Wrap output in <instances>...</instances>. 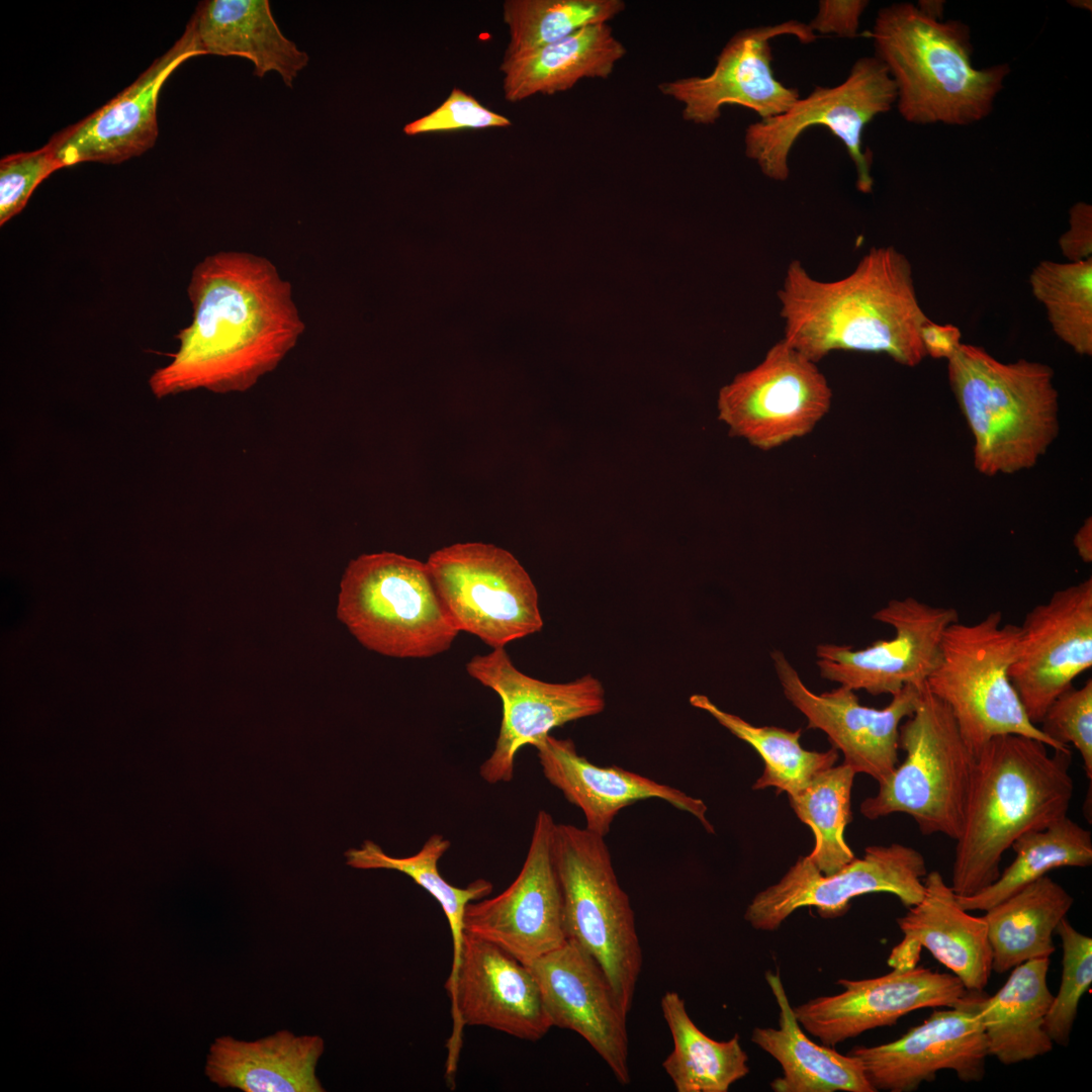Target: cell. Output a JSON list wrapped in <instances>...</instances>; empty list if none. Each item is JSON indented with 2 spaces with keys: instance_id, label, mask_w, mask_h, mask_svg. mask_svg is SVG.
I'll return each instance as SVG.
<instances>
[{
  "instance_id": "16",
  "label": "cell",
  "mask_w": 1092,
  "mask_h": 1092,
  "mask_svg": "<svg viewBox=\"0 0 1092 1092\" xmlns=\"http://www.w3.org/2000/svg\"><path fill=\"white\" fill-rule=\"evenodd\" d=\"M873 619L891 626L895 636L859 650L848 645H817L816 665L821 677L874 696H893L908 685L923 689L936 664L943 634L960 615L952 607L907 597L889 601Z\"/></svg>"
},
{
  "instance_id": "5",
  "label": "cell",
  "mask_w": 1092,
  "mask_h": 1092,
  "mask_svg": "<svg viewBox=\"0 0 1092 1092\" xmlns=\"http://www.w3.org/2000/svg\"><path fill=\"white\" fill-rule=\"evenodd\" d=\"M947 377L982 474L1031 468L1056 439L1059 395L1049 365L1001 362L983 347L962 343L947 360Z\"/></svg>"
},
{
  "instance_id": "4",
  "label": "cell",
  "mask_w": 1092,
  "mask_h": 1092,
  "mask_svg": "<svg viewBox=\"0 0 1092 1092\" xmlns=\"http://www.w3.org/2000/svg\"><path fill=\"white\" fill-rule=\"evenodd\" d=\"M871 37L896 86L898 111L910 123L964 126L984 119L1010 73L1006 63L974 67L968 25L931 17L913 3L881 8Z\"/></svg>"
},
{
  "instance_id": "24",
  "label": "cell",
  "mask_w": 1092,
  "mask_h": 1092,
  "mask_svg": "<svg viewBox=\"0 0 1092 1092\" xmlns=\"http://www.w3.org/2000/svg\"><path fill=\"white\" fill-rule=\"evenodd\" d=\"M204 54L190 19L180 38L133 83L50 141L63 166L117 164L151 149L158 138L157 104L163 84L182 63Z\"/></svg>"
},
{
  "instance_id": "23",
  "label": "cell",
  "mask_w": 1092,
  "mask_h": 1092,
  "mask_svg": "<svg viewBox=\"0 0 1092 1092\" xmlns=\"http://www.w3.org/2000/svg\"><path fill=\"white\" fill-rule=\"evenodd\" d=\"M526 966L539 985L552 1026L578 1033L617 1081L629 1084L627 1013L596 960L566 940Z\"/></svg>"
},
{
  "instance_id": "47",
  "label": "cell",
  "mask_w": 1092,
  "mask_h": 1092,
  "mask_svg": "<svg viewBox=\"0 0 1092 1092\" xmlns=\"http://www.w3.org/2000/svg\"><path fill=\"white\" fill-rule=\"evenodd\" d=\"M1074 546L1080 558L1090 563L1092 560V523L1088 518L1074 537Z\"/></svg>"
},
{
  "instance_id": "25",
  "label": "cell",
  "mask_w": 1092,
  "mask_h": 1092,
  "mask_svg": "<svg viewBox=\"0 0 1092 1092\" xmlns=\"http://www.w3.org/2000/svg\"><path fill=\"white\" fill-rule=\"evenodd\" d=\"M922 899L897 918L903 933L889 957L892 969L918 965L922 948L960 979L968 991L982 992L992 972V950L987 924L969 914L951 887L937 871L927 873Z\"/></svg>"
},
{
  "instance_id": "21",
  "label": "cell",
  "mask_w": 1092,
  "mask_h": 1092,
  "mask_svg": "<svg viewBox=\"0 0 1092 1092\" xmlns=\"http://www.w3.org/2000/svg\"><path fill=\"white\" fill-rule=\"evenodd\" d=\"M770 657L786 699L807 718V728L823 731L855 774L884 782L898 765L901 722L914 713L924 688L905 686L888 706L876 709L861 705L843 686L815 694L782 651Z\"/></svg>"
},
{
  "instance_id": "1",
  "label": "cell",
  "mask_w": 1092,
  "mask_h": 1092,
  "mask_svg": "<svg viewBox=\"0 0 1092 1092\" xmlns=\"http://www.w3.org/2000/svg\"><path fill=\"white\" fill-rule=\"evenodd\" d=\"M187 291L192 322L176 335L173 360L149 380L158 398L196 388L246 391L278 366L305 329L290 283L261 256H207L194 267Z\"/></svg>"
},
{
  "instance_id": "22",
  "label": "cell",
  "mask_w": 1092,
  "mask_h": 1092,
  "mask_svg": "<svg viewBox=\"0 0 1092 1092\" xmlns=\"http://www.w3.org/2000/svg\"><path fill=\"white\" fill-rule=\"evenodd\" d=\"M844 989L793 1007L802 1028L822 1044L835 1046L864 1031L895 1024L922 1008L953 1007L968 990L958 977L915 966L872 979H840Z\"/></svg>"
},
{
  "instance_id": "34",
  "label": "cell",
  "mask_w": 1092,
  "mask_h": 1092,
  "mask_svg": "<svg viewBox=\"0 0 1092 1092\" xmlns=\"http://www.w3.org/2000/svg\"><path fill=\"white\" fill-rule=\"evenodd\" d=\"M1010 848L1015 857L996 881L973 895L957 896L965 910L985 912L1050 871L1092 863L1091 832L1068 815L1021 835Z\"/></svg>"
},
{
  "instance_id": "44",
  "label": "cell",
  "mask_w": 1092,
  "mask_h": 1092,
  "mask_svg": "<svg viewBox=\"0 0 1092 1092\" xmlns=\"http://www.w3.org/2000/svg\"><path fill=\"white\" fill-rule=\"evenodd\" d=\"M868 6L867 0H820L815 16L807 24L816 35L854 37Z\"/></svg>"
},
{
  "instance_id": "41",
  "label": "cell",
  "mask_w": 1092,
  "mask_h": 1092,
  "mask_svg": "<svg viewBox=\"0 0 1092 1092\" xmlns=\"http://www.w3.org/2000/svg\"><path fill=\"white\" fill-rule=\"evenodd\" d=\"M1039 727L1058 747L1072 744L1081 754L1086 778L1092 781V679L1059 695L1046 709Z\"/></svg>"
},
{
  "instance_id": "10",
  "label": "cell",
  "mask_w": 1092,
  "mask_h": 1092,
  "mask_svg": "<svg viewBox=\"0 0 1092 1092\" xmlns=\"http://www.w3.org/2000/svg\"><path fill=\"white\" fill-rule=\"evenodd\" d=\"M896 100V86L885 65L875 56L859 58L840 84L815 86L785 112L749 124L743 140L745 156L756 163L763 176L785 182L795 143L808 128L824 126L844 145L853 162L857 190L871 193L873 154L863 149V129L877 115L888 112Z\"/></svg>"
},
{
  "instance_id": "45",
  "label": "cell",
  "mask_w": 1092,
  "mask_h": 1092,
  "mask_svg": "<svg viewBox=\"0 0 1092 1092\" xmlns=\"http://www.w3.org/2000/svg\"><path fill=\"white\" fill-rule=\"evenodd\" d=\"M1062 254L1069 262L1092 258V206L1078 201L1069 210V229L1059 239Z\"/></svg>"
},
{
  "instance_id": "6",
  "label": "cell",
  "mask_w": 1092,
  "mask_h": 1092,
  "mask_svg": "<svg viewBox=\"0 0 1092 1092\" xmlns=\"http://www.w3.org/2000/svg\"><path fill=\"white\" fill-rule=\"evenodd\" d=\"M337 617L365 648L396 658L443 653L460 632L427 564L387 551L349 562L340 583Z\"/></svg>"
},
{
  "instance_id": "39",
  "label": "cell",
  "mask_w": 1092,
  "mask_h": 1092,
  "mask_svg": "<svg viewBox=\"0 0 1092 1092\" xmlns=\"http://www.w3.org/2000/svg\"><path fill=\"white\" fill-rule=\"evenodd\" d=\"M625 9L622 0H507L503 17L512 58L560 40L592 25L608 23Z\"/></svg>"
},
{
  "instance_id": "32",
  "label": "cell",
  "mask_w": 1092,
  "mask_h": 1092,
  "mask_svg": "<svg viewBox=\"0 0 1092 1092\" xmlns=\"http://www.w3.org/2000/svg\"><path fill=\"white\" fill-rule=\"evenodd\" d=\"M1073 903V896L1045 875L985 911L992 971L1003 974L1024 962L1050 958L1053 934Z\"/></svg>"
},
{
  "instance_id": "48",
  "label": "cell",
  "mask_w": 1092,
  "mask_h": 1092,
  "mask_svg": "<svg viewBox=\"0 0 1092 1092\" xmlns=\"http://www.w3.org/2000/svg\"><path fill=\"white\" fill-rule=\"evenodd\" d=\"M1073 2L1078 3V4H1071L1073 6L1084 7L1085 9H1088V7H1089V9L1091 10V1H1087V0L1082 1V0H1080V1H1073Z\"/></svg>"
},
{
  "instance_id": "31",
  "label": "cell",
  "mask_w": 1092,
  "mask_h": 1092,
  "mask_svg": "<svg viewBox=\"0 0 1092 1092\" xmlns=\"http://www.w3.org/2000/svg\"><path fill=\"white\" fill-rule=\"evenodd\" d=\"M627 51L608 23L583 27L525 54L504 58L499 70L510 102L552 95L582 79H607Z\"/></svg>"
},
{
  "instance_id": "15",
  "label": "cell",
  "mask_w": 1092,
  "mask_h": 1092,
  "mask_svg": "<svg viewBox=\"0 0 1092 1092\" xmlns=\"http://www.w3.org/2000/svg\"><path fill=\"white\" fill-rule=\"evenodd\" d=\"M445 988L451 1000L446 1079L454 1087L465 1025L486 1026L526 1040L552 1026L529 968L497 945L464 933L460 961Z\"/></svg>"
},
{
  "instance_id": "18",
  "label": "cell",
  "mask_w": 1092,
  "mask_h": 1092,
  "mask_svg": "<svg viewBox=\"0 0 1092 1092\" xmlns=\"http://www.w3.org/2000/svg\"><path fill=\"white\" fill-rule=\"evenodd\" d=\"M781 35L795 36L805 44L817 37L807 23L794 19L743 28L723 47L709 75L663 82L658 89L682 105L686 121L699 125L716 123L722 107L729 104L754 111L760 120L777 116L800 98L796 88L774 74L770 41Z\"/></svg>"
},
{
  "instance_id": "37",
  "label": "cell",
  "mask_w": 1092,
  "mask_h": 1092,
  "mask_svg": "<svg viewBox=\"0 0 1092 1092\" xmlns=\"http://www.w3.org/2000/svg\"><path fill=\"white\" fill-rule=\"evenodd\" d=\"M855 771L845 763L817 774L798 795L790 796L797 817L813 831L815 845L807 856L825 876L855 858L844 839L852 820L851 789Z\"/></svg>"
},
{
  "instance_id": "38",
  "label": "cell",
  "mask_w": 1092,
  "mask_h": 1092,
  "mask_svg": "<svg viewBox=\"0 0 1092 1092\" xmlns=\"http://www.w3.org/2000/svg\"><path fill=\"white\" fill-rule=\"evenodd\" d=\"M1030 290L1046 312L1056 336L1082 356L1092 355V258L1039 262L1029 275Z\"/></svg>"
},
{
  "instance_id": "2",
  "label": "cell",
  "mask_w": 1092,
  "mask_h": 1092,
  "mask_svg": "<svg viewBox=\"0 0 1092 1092\" xmlns=\"http://www.w3.org/2000/svg\"><path fill=\"white\" fill-rule=\"evenodd\" d=\"M784 340L818 363L833 351L884 354L914 367L926 357L920 329L929 320L908 258L873 247L845 277L822 281L793 260L778 291Z\"/></svg>"
},
{
  "instance_id": "36",
  "label": "cell",
  "mask_w": 1092,
  "mask_h": 1092,
  "mask_svg": "<svg viewBox=\"0 0 1092 1092\" xmlns=\"http://www.w3.org/2000/svg\"><path fill=\"white\" fill-rule=\"evenodd\" d=\"M450 845L447 838L436 833L427 839L417 853L410 856H390L371 840L364 841L359 848L349 849L345 854L347 864L352 868L393 870L408 876L440 904L449 923L453 942V962L448 979L454 977L459 965L466 908L470 902L488 896L493 888L492 884L484 879H477L465 888L455 887L447 882L439 872L438 862Z\"/></svg>"
},
{
  "instance_id": "33",
  "label": "cell",
  "mask_w": 1092,
  "mask_h": 1092,
  "mask_svg": "<svg viewBox=\"0 0 1092 1092\" xmlns=\"http://www.w3.org/2000/svg\"><path fill=\"white\" fill-rule=\"evenodd\" d=\"M661 1010L673 1040L662 1063L677 1092H727L749 1073L748 1056L740 1036L718 1041L706 1035L690 1017L685 1000L674 991L661 998Z\"/></svg>"
},
{
  "instance_id": "12",
  "label": "cell",
  "mask_w": 1092,
  "mask_h": 1092,
  "mask_svg": "<svg viewBox=\"0 0 1092 1092\" xmlns=\"http://www.w3.org/2000/svg\"><path fill=\"white\" fill-rule=\"evenodd\" d=\"M831 402L817 363L782 339L755 367L721 388L718 410L731 436L769 451L810 434Z\"/></svg>"
},
{
  "instance_id": "14",
  "label": "cell",
  "mask_w": 1092,
  "mask_h": 1092,
  "mask_svg": "<svg viewBox=\"0 0 1092 1092\" xmlns=\"http://www.w3.org/2000/svg\"><path fill=\"white\" fill-rule=\"evenodd\" d=\"M466 670L502 701L494 749L479 768L489 784L513 779L517 754L524 746H534L554 728L605 709V691L598 678L586 674L564 684L542 681L520 671L505 648L473 656Z\"/></svg>"
},
{
  "instance_id": "26",
  "label": "cell",
  "mask_w": 1092,
  "mask_h": 1092,
  "mask_svg": "<svg viewBox=\"0 0 1092 1092\" xmlns=\"http://www.w3.org/2000/svg\"><path fill=\"white\" fill-rule=\"evenodd\" d=\"M533 747L546 780L582 811L585 828L593 833L605 837L622 809L646 799L666 801L695 816L708 832L714 833L701 799L618 765L598 766L578 754L571 739L549 734Z\"/></svg>"
},
{
  "instance_id": "42",
  "label": "cell",
  "mask_w": 1092,
  "mask_h": 1092,
  "mask_svg": "<svg viewBox=\"0 0 1092 1092\" xmlns=\"http://www.w3.org/2000/svg\"><path fill=\"white\" fill-rule=\"evenodd\" d=\"M49 142L31 152L6 156L0 161V224L20 212L35 188L53 172L63 168Z\"/></svg>"
},
{
  "instance_id": "35",
  "label": "cell",
  "mask_w": 1092,
  "mask_h": 1092,
  "mask_svg": "<svg viewBox=\"0 0 1092 1092\" xmlns=\"http://www.w3.org/2000/svg\"><path fill=\"white\" fill-rule=\"evenodd\" d=\"M690 704L710 714L734 736L749 744L762 758L764 768L753 784L754 790L774 787L777 794L801 793L820 771L834 765L838 750L824 752L804 749L799 740L801 729L790 731L775 726H754L741 717L720 709L707 696L696 694Z\"/></svg>"
},
{
  "instance_id": "11",
  "label": "cell",
  "mask_w": 1092,
  "mask_h": 1092,
  "mask_svg": "<svg viewBox=\"0 0 1092 1092\" xmlns=\"http://www.w3.org/2000/svg\"><path fill=\"white\" fill-rule=\"evenodd\" d=\"M426 564L459 631L496 649L542 629L537 588L511 552L456 543L433 552Z\"/></svg>"
},
{
  "instance_id": "43",
  "label": "cell",
  "mask_w": 1092,
  "mask_h": 1092,
  "mask_svg": "<svg viewBox=\"0 0 1092 1092\" xmlns=\"http://www.w3.org/2000/svg\"><path fill=\"white\" fill-rule=\"evenodd\" d=\"M510 119L484 107L472 95L453 88L447 99L429 114L403 127L407 135L461 128L506 127Z\"/></svg>"
},
{
  "instance_id": "17",
  "label": "cell",
  "mask_w": 1092,
  "mask_h": 1092,
  "mask_svg": "<svg viewBox=\"0 0 1092 1092\" xmlns=\"http://www.w3.org/2000/svg\"><path fill=\"white\" fill-rule=\"evenodd\" d=\"M555 825L551 814L540 810L517 878L500 894L470 902L464 915L466 933L497 945L524 965L567 940L553 855Z\"/></svg>"
},
{
  "instance_id": "19",
  "label": "cell",
  "mask_w": 1092,
  "mask_h": 1092,
  "mask_svg": "<svg viewBox=\"0 0 1092 1092\" xmlns=\"http://www.w3.org/2000/svg\"><path fill=\"white\" fill-rule=\"evenodd\" d=\"M1010 680L1033 724L1080 674L1092 666L1091 576L1054 592L1020 626Z\"/></svg>"
},
{
  "instance_id": "27",
  "label": "cell",
  "mask_w": 1092,
  "mask_h": 1092,
  "mask_svg": "<svg viewBox=\"0 0 1092 1092\" xmlns=\"http://www.w3.org/2000/svg\"><path fill=\"white\" fill-rule=\"evenodd\" d=\"M318 1035L281 1030L256 1040H214L205 1074L221 1088L245 1092H322L315 1069L324 1053Z\"/></svg>"
},
{
  "instance_id": "46",
  "label": "cell",
  "mask_w": 1092,
  "mask_h": 1092,
  "mask_svg": "<svg viewBox=\"0 0 1092 1092\" xmlns=\"http://www.w3.org/2000/svg\"><path fill=\"white\" fill-rule=\"evenodd\" d=\"M961 331L951 324L940 325L930 318L920 329V339L926 356L948 360L960 347Z\"/></svg>"
},
{
  "instance_id": "28",
  "label": "cell",
  "mask_w": 1092,
  "mask_h": 1092,
  "mask_svg": "<svg viewBox=\"0 0 1092 1092\" xmlns=\"http://www.w3.org/2000/svg\"><path fill=\"white\" fill-rule=\"evenodd\" d=\"M779 1007V1027H755L751 1041L776 1059L783 1076L770 1082L775 1092H876L860 1061L811 1040L800 1025L779 972H766Z\"/></svg>"
},
{
  "instance_id": "13",
  "label": "cell",
  "mask_w": 1092,
  "mask_h": 1092,
  "mask_svg": "<svg viewBox=\"0 0 1092 1092\" xmlns=\"http://www.w3.org/2000/svg\"><path fill=\"white\" fill-rule=\"evenodd\" d=\"M927 873L922 853L900 843L868 846L861 858L828 876L801 856L777 884L755 895L744 919L754 929L772 931L799 908L814 907L822 918H836L851 899L872 893L895 895L909 908L922 899Z\"/></svg>"
},
{
  "instance_id": "8",
  "label": "cell",
  "mask_w": 1092,
  "mask_h": 1092,
  "mask_svg": "<svg viewBox=\"0 0 1092 1092\" xmlns=\"http://www.w3.org/2000/svg\"><path fill=\"white\" fill-rule=\"evenodd\" d=\"M553 855L566 938L596 960L628 1014L642 950L630 899L618 882L605 837L585 827L556 824Z\"/></svg>"
},
{
  "instance_id": "3",
  "label": "cell",
  "mask_w": 1092,
  "mask_h": 1092,
  "mask_svg": "<svg viewBox=\"0 0 1092 1092\" xmlns=\"http://www.w3.org/2000/svg\"><path fill=\"white\" fill-rule=\"evenodd\" d=\"M1003 734L976 754L964 824L956 839L951 884L970 896L1000 875L1002 856L1021 835L1067 816L1073 796L1070 747Z\"/></svg>"
},
{
  "instance_id": "7",
  "label": "cell",
  "mask_w": 1092,
  "mask_h": 1092,
  "mask_svg": "<svg viewBox=\"0 0 1092 1092\" xmlns=\"http://www.w3.org/2000/svg\"><path fill=\"white\" fill-rule=\"evenodd\" d=\"M1020 636V626L1003 623L1000 611L975 623L959 620L943 634L926 688L948 707L975 755L991 738L1003 734L1027 736L1063 749L1030 721L1010 680Z\"/></svg>"
},
{
  "instance_id": "30",
  "label": "cell",
  "mask_w": 1092,
  "mask_h": 1092,
  "mask_svg": "<svg viewBox=\"0 0 1092 1092\" xmlns=\"http://www.w3.org/2000/svg\"><path fill=\"white\" fill-rule=\"evenodd\" d=\"M1050 958L1024 962L1012 969L993 995L978 997V1016L989 1056L1005 1066L1049 1054L1054 1042L1044 1021L1054 995L1048 985Z\"/></svg>"
},
{
  "instance_id": "29",
  "label": "cell",
  "mask_w": 1092,
  "mask_h": 1092,
  "mask_svg": "<svg viewBox=\"0 0 1092 1092\" xmlns=\"http://www.w3.org/2000/svg\"><path fill=\"white\" fill-rule=\"evenodd\" d=\"M191 20L205 54L246 58L259 78L275 71L292 87L308 64V55L280 30L267 0L204 1Z\"/></svg>"
},
{
  "instance_id": "20",
  "label": "cell",
  "mask_w": 1092,
  "mask_h": 1092,
  "mask_svg": "<svg viewBox=\"0 0 1092 1092\" xmlns=\"http://www.w3.org/2000/svg\"><path fill=\"white\" fill-rule=\"evenodd\" d=\"M980 992L968 991L964 1000L934 1010L922 1023L898 1039L875 1046L856 1045V1057L877 1091L911 1092L950 1070L965 1083L980 1082L986 1074L988 1042L978 1016Z\"/></svg>"
},
{
  "instance_id": "9",
  "label": "cell",
  "mask_w": 1092,
  "mask_h": 1092,
  "mask_svg": "<svg viewBox=\"0 0 1092 1092\" xmlns=\"http://www.w3.org/2000/svg\"><path fill=\"white\" fill-rule=\"evenodd\" d=\"M904 761L860 804L875 820L894 813L913 818L924 835L956 840L962 831L976 755L948 707L925 687L914 713L900 725Z\"/></svg>"
},
{
  "instance_id": "40",
  "label": "cell",
  "mask_w": 1092,
  "mask_h": 1092,
  "mask_svg": "<svg viewBox=\"0 0 1092 1092\" xmlns=\"http://www.w3.org/2000/svg\"><path fill=\"white\" fill-rule=\"evenodd\" d=\"M1062 942V978L1045 1016L1044 1028L1054 1043L1067 1046L1081 998L1092 984V938L1065 917L1056 928Z\"/></svg>"
}]
</instances>
